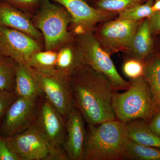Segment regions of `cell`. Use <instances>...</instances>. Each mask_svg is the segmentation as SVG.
I'll list each match as a JSON object with an SVG mask.
<instances>
[{"mask_svg":"<svg viewBox=\"0 0 160 160\" xmlns=\"http://www.w3.org/2000/svg\"><path fill=\"white\" fill-rule=\"evenodd\" d=\"M148 125L152 131L160 138V109L155 113Z\"/></svg>","mask_w":160,"mask_h":160,"instance_id":"29","label":"cell"},{"mask_svg":"<svg viewBox=\"0 0 160 160\" xmlns=\"http://www.w3.org/2000/svg\"><path fill=\"white\" fill-rule=\"evenodd\" d=\"M33 124L49 142L63 149L66 137V120L44 95L38 99Z\"/></svg>","mask_w":160,"mask_h":160,"instance_id":"8","label":"cell"},{"mask_svg":"<svg viewBox=\"0 0 160 160\" xmlns=\"http://www.w3.org/2000/svg\"><path fill=\"white\" fill-rule=\"evenodd\" d=\"M145 64L143 61L133 58L128 60L123 66L124 74L130 79H135L144 77Z\"/></svg>","mask_w":160,"mask_h":160,"instance_id":"25","label":"cell"},{"mask_svg":"<svg viewBox=\"0 0 160 160\" xmlns=\"http://www.w3.org/2000/svg\"><path fill=\"white\" fill-rule=\"evenodd\" d=\"M129 139L126 124L118 119L88 125L83 160H124Z\"/></svg>","mask_w":160,"mask_h":160,"instance_id":"2","label":"cell"},{"mask_svg":"<svg viewBox=\"0 0 160 160\" xmlns=\"http://www.w3.org/2000/svg\"><path fill=\"white\" fill-rule=\"evenodd\" d=\"M14 93L18 98H39L44 95L26 64H19Z\"/></svg>","mask_w":160,"mask_h":160,"instance_id":"16","label":"cell"},{"mask_svg":"<svg viewBox=\"0 0 160 160\" xmlns=\"http://www.w3.org/2000/svg\"><path fill=\"white\" fill-rule=\"evenodd\" d=\"M39 8L32 20L42 35L45 50L57 51L74 39L69 30L71 16L63 6L51 0H42Z\"/></svg>","mask_w":160,"mask_h":160,"instance_id":"4","label":"cell"},{"mask_svg":"<svg viewBox=\"0 0 160 160\" xmlns=\"http://www.w3.org/2000/svg\"><path fill=\"white\" fill-rule=\"evenodd\" d=\"M17 98L0 125V135L9 137L24 131L34 122L38 99Z\"/></svg>","mask_w":160,"mask_h":160,"instance_id":"11","label":"cell"},{"mask_svg":"<svg viewBox=\"0 0 160 160\" xmlns=\"http://www.w3.org/2000/svg\"><path fill=\"white\" fill-rule=\"evenodd\" d=\"M143 0H98V9L109 12H121L129 7L140 4Z\"/></svg>","mask_w":160,"mask_h":160,"instance_id":"24","label":"cell"},{"mask_svg":"<svg viewBox=\"0 0 160 160\" xmlns=\"http://www.w3.org/2000/svg\"><path fill=\"white\" fill-rule=\"evenodd\" d=\"M42 43L26 33L0 26V55L26 65L32 55L42 50Z\"/></svg>","mask_w":160,"mask_h":160,"instance_id":"10","label":"cell"},{"mask_svg":"<svg viewBox=\"0 0 160 160\" xmlns=\"http://www.w3.org/2000/svg\"><path fill=\"white\" fill-rule=\"evenodd\" d=\"M75 107L87 125L117 119L112 104L114 91L104 75L84 64L69 77Z\"/></svg>","mask_w":160,"mask_h":160,"instance_id":"1","label":"cell"},{"mask_svg":"<svg viewBox=\"0 0 160 160\" xmlns=\"http://www.w3.org/2000/svg\"><path fill=\"white\" fill-rule=\"evenodd\" d=\"M144 78L151 89L156 102L160 109V58L156 56L145 66Z\"/></svg>","mask_w":160,"mask_h":160,"instance_id":"21","label":"cell"},{"mask_svg":"<svg viewBox=\"0 0 160 160\" xmlns=\"http://www.w3.org/2000/svg\"><path fill=\"white\" fill-rule=\"evenodd\" d=\"M140 23L137 21L118 18L104 24L97 37L108 52L129 50Z\"/></svg>","mask_w":160,"mask_h":160,"instance_id":"12","label":"cell"},{"mask_svg":"<svg viewBox=\"0 0 160 160\" xmlns=\"http://www.w3.org/2000/svg\"><path fill=\"white\" fill-rule=\"evenodd\" d=\"M149 19L140 23L129 50L135 58L143 61L152 49V40Z\"/></svg>","mask_w":160,"mask_h":160,"instance_id":"18","label":"cell"},{"mask_svg":"<svg viewBox=\"0 0 160 160\" xmlns=\"http://www.w3.org/2000/svg\"><path fill=\"white\" fill-rule=\"evenodd\" d=\"M4 138L22 160H69L64 149L49 142L33 124L22 132Z\"/></svg>","mask_w":160,"mask_h":160,"instance_id":"6","label":"cell"},{"mask_svg":"<svg viewBox=\"0 0 160 160\" xmlns=\"http://www.w3.org/2000/svg\"><path fill=\"white\" fill-rule=\"evenodd\" d=\"M125 159L160 160V149L140 145L129 139L125 150Z\"/></svg>","mask_w":160,"mask_h":160,"instance_id":"22","label":"cell"},{"mask_svg":"<svg viewBox=\"0 0 160 160\" xmlns=\"http://www.w3.org/2000/svg\"><path fill=\"white\" fill-rule=\"evenodd\" d=\"M149 25L152 33H155L160 32V10L154 12L149 18Z\"/></svg>","mask_w":160,"mask_h":160,"instance_id":"30","label":"cell"},{"mask_svg":"<svg viewBox=\"0 0 160 160\" xmlns=\"http://www.w3.org/2000/svg\"><path fill=\"white\" fill-rule=\"evenodd\" d=\"M57 51L40 50L32 55L26 65L41 72L52 73L57 71Z\"/></svg>","mask_w":160,"mask_h":160,"instance_id":"20","label":"cell"},{"mask_svg":"<svg viewBox=\"0 0 160 160\" xmlns=\"http://www.w3.org/2000/svg\"><path fill=\"white\" fill-rule=\"evenodd\" d=\"M125 92L114 91L112 104L117 119L126 123L140 119L150 121L160 109L156 102L149 84L144 77L130 79Z\"/></svg>","mask_w":160,"mask_h":160,"instance_id":"3","label":"cell"},{"mask_svg":"<svg viewBox=\"0 0 160 160\" xmlns=\"http://www.w3.org/2000/svg\"><path fill=\"white\" fill-rule=\"evenodd\" d=\"M29 14L0 0V26L22 32L42 44V35L35 26Z\"/></svg>","mask_w":160,"mask_h":160,"instance_id":"14","label":"cell"},{"mask_svg":"<svg viewBox=\"0 0 160 160\" xmlns=\"http://www.w3.org/2000/svg\"><path fill=\"white\" fill-rule=\"evenodd\" d=\"M23 12L29 13L39 8L42 0H2Z\"/></svg>","mask_w":160,"mask_h":160,"instance_id":"27","label":"cell"},{"mask_svg":"<svg viewBox=\"0 0 160 160\" xmlns=\"http://www.w3.org/2000/svg\"><path fill=\"white\" fill-rule=\"evenodd\" d=\"M62 5L72 18L70 26L73 36L92 30L98 23L111 18L113 12L103 11L89 6L84 0H51Z\"/></svg>","mask_w":160,"mask_h":160,"instance_id":"9","label":"cell"},{"mask_svg":"<svg viewBox=\"0 0 160 160\" xmlns=\"http://www.w3.org/2000/svg\"><path fill=\"white\" fill-rule=\"evenodd\" d=\"M152 9L153 12L160 10V0H155L152 6Z\"/></svg>","mask_w":160,"mask_h":160,"instance_id":"31","label":"cell"},{"mask_svg":"<svg viewBox=\"0 0 160 160\" xmlns=\"http://www.w3.org/2000/svg\"><path fill=\"white\" fill-rule=\"evenodd\" d=\"M74 40L84 64L109 79L114 91H126L130 86L120 75L109 55L92 30L76 36Z\"/></svg>","mask_w":160,"mask_h":160,"instance_id":"5","label":"cell"},{"mask_svg":"<svg viewBox=\"0 0 160 160\" xmlns=\"http://www.w3.org/2000/svg\"><path fill=\"white\" fill-rule=\"evenodd\" d=\"M18 65L13 59L0 55V90L14 92Z\"/></svg>","mask_w":160,"mask_h":160,"instance_id":"19","label":"cell"},{"mask_svg":"<svg viewBox=\"0 0 160 160\" xmlns=\"http://www.w3.org/2000/svg\"><path fill=\"white\" fill-rule=\"evenodd\" d=\"M17 98L14 92L0 90V125L9 107Z\"/></svg>","mask_w":160,"mask_h":160,"instance_id":"26","label":"cell"},{"mask_svg":"<svg viewBox=\"0 0 160 160\" xmlns=\"http://www.w3.org/2000/svg\"><path fill=\"white\" fill-rule=\"evenodd\" d=\"M125 124L129 140L140 145L160 149V138L152 131L146 121L138 119Z\"/></svg>","mask_w":160,"mask_h":160,"instance_id":"17","label":"cell"},{"mask_svg":"<svg viewBox=\"0 0 160 160\" xmlns=\"http://www.w3.org/2000/svg\"><path fill=\"white\" fill-rule=\"evenodd\" d=\"M153 0H149L144 4H138L119 12L118 18L140 22L145 18H149L153 14Z\"/></svg>","mask_w":160,"mask_h":160,"instance_id":"23","label":"cell"},{"mask_svg":"<svg viewBox=\"0 0 160 160\" xmlns=\"http://www.w3.org/2000/svg\"><path fill=\"white\" fill-rule=\"evenodd\" d=\"M27 66L44 96L66 119L75 107L69 77L57 70L52 73H44Z\"/></svg>","mask_w":160,"mask_h":160,"instance_id":"7","label":"cell"},{"mask_svg":"<svg viewBox=\"0 0 160 160\" xmlns=\"http://www.w3.org/2000/svg\"><path fill=\"white\" fill-rule=\"evenodd\" d=\"M56 69L58 72L70 77L84 65L74 39L60 47L57 51Z\"/></svg>","mask_w":160,"mask_h":160,"instance_id":"15","label":"cell"},{"mask_svg":"<svg viewBox=\"0 0 160 160\" xmlns=\"http://www.w3.org/2000/svg\"><path fill=\"white\" fill-rule=\"evenodd\" d=\"M0 160H22L8 146L4 137L0 135Z\"/></svg>","mask_w":160,"mask_h":160,"instance_id":"28","label":"cell"},{"mask_svg":"<svg viewBox=\"0 0 160 160\" xmlns=\"http://www.w3.org/2000/svg\"><path fill=\"white\" fill-rule=\"evenodd\" d=\"M65 120L66 137L63 149L69 160H83L87 134L85 120L76 107L68 113Z\"/></svg>","mask_w":160,"mask_h":160,"instance_id":"13","label":"cell"}]
</instances>
